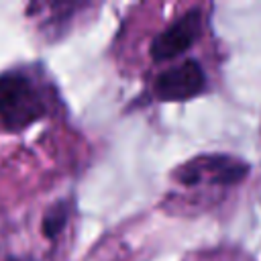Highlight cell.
Returning a JSON list of instances; mask_svg holds the SVG:
<instances>
[{"instance_id": "obj_1", "label": "cell", "mask_w": 261, "mask_h": 261, "mask_svg": "<svg viewBox=\"0 0 261 261\" xmlns=\"http://www.w3.org/2000/svg\"><path fill=\"white\" fill-rule=\"evenodd\" d=\"M45 114V96L29 73L14 69L0 75V126L4 130H22Z\"/></svg>"}, {"instance_id": "obj_2", "label": "cell", "mask_w": 261, "mask_h": 261, "mask_svg": "<svg viewBox=\"0 0 261 261\" xmlns=\"http://www.w3.org/2000/svg\"><path fill=\"white\" fill-rule=\"evenodd\" d=\"M249 173V165L230 155H200L177 169V179L186 186L210 181L220 186L239 184Z\"/></svg>"}, {"instance_id": "obj_3", "label": "cell", "mask_w": 261, "mask_h": 261, "mask_svg": "<svg viewBox=\"0 0 261 261\" xmlns=\"http://www.w3.org/2000/svg\"><path fill=\"white\" fill-rule=\"evenodd\" d=\"M206 88V75L196 59H186L184 63L161 71L155 77L153 90L159 100L184 102L198 96Z\"/></svg>"}, {"instance_id": "obj_4", "label": "cell", "mask_w": 261, "mask_h": 261, "mask_svg": "<svg viewBox=\"0 0 261 261\" xmlns=\"http://www.w3.org/2000/svg\"><path fill=\"white\" fill-rule=\"evenodd\" d=\"M200 29H202L200 10L196 8L188 10L184 16H179L175 22H171L151 41V57L155 61H169L181 55L198 39Z\"/></svg>"}, {"instance_id": "obj_5", "label": "cell", "mask_w": 261, "mask_h": 261, "mask_svg": "<svg viewBox=\"0 0 261 261\" xmlns=\"http://www.w3.org/2000/svg\"><path fill=\"white\" fill-rule=\"evenodd\" d=\"M67 216H69L67 202H57L55 206H51L47 210L45 218H43V234L47 239H55L63 230V226L67 222Z\"/></svg>"}]
</instances>
